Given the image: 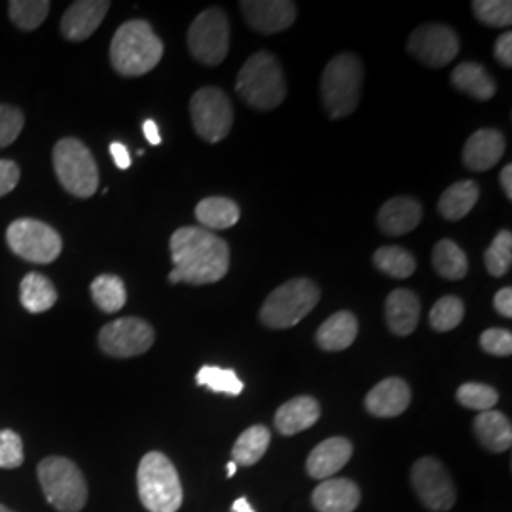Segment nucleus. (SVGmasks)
<instances>
[{
    "mask_svg": "<svg viewBox=\"0 0 512 512\" xmlns=\"http://www.w3.org/2000/svg\"><path fill=\"white\" fill-rule=\"evenodd\" d=\"M173 270L188 285L217 283L230 268V247L202 226H184L169 239Z\"/></svg>",
    "mask_w": 512,
    "mask_h": 512,
    "instance_id": "nucleus-1",
    "label": "nucleus"
},
{
    "mask_svg": "<svg viewBox=\"0 0 512 512\" xmlns=\"http://www.w3.org/2000/svg\"><path fill=\"white\" fill-rule=\"evenodd\" d=\"M164 55V42L145 19H131L118 27L110 42V63L122 76H143L156 69Z\"/></svg>",
    "mask_w": 512,
    "mask_h": 512,
    "instance_id": "nucleus-2",
    "label": "nucleus"
},
{
    "mask_svg": "<svg viewBox=\"0 0 512 512\" xmlns=\"http://www.w3.org/2000/svg\"><path fill=\"white\" fill-rule=\"evenodd\" d=\"M236 92L253 109H277L285 101L287 82L274 55L268 52L251 55L239 71Z\"/></svg>",
    "mask_w": 512,
    "mask_h": 512,
    "instance_id": "nucleus-3",
    "label": "nucleus"
},
{
    "mask_svg": "<svg viewBox=\"0 0 512 512\" xmlns=\"http://www.w3.org/2000/svg\"><path fill=\"white\" fill-rule=\"evenodd\" d=\"M137 488L148 512H177L183 505L181 478L162 452H148L137 469Z\"/></svg>",
    "mask_w": 512,
    "mask_h": 512,
    "instance_id": "nucleus-4",
    "label": "nucleus"
},
{
    "mask_svg": "<svg viewBox=\"0 0 512 512\" xmlns=\"http://www.w3.org/2000/svg\"><path fill=\"white\" fill-rule=\"evenodd\" d=\"M363 88V65L353 54L336 55L321 76L323 107L332 120L357 109Z\"/></svg>",
    "mask_w": 512,
    "mask_h": 512,
    "instance_id": "nucleus-5",
    "label": "nucleus"
},
{
    "mask_svg": "<svg viewBox=\"0 0 512 512\" xmlns=\"http://www.w3.org/2000/svg\"><path fill=\"white\" fill-rule=\"evenodd\" d=\"M319 298L321 291L311 279H291L266 298L260 308V321L268 329H291L319 304Z\"/></svg>",
    "mask_w": 512,
    "mask_h": 512,
    "instance_id": "nucleus-6",
    "label": "nucleus"
},
{
    "mask_svg": "<svg viewBox=\"0 0 512 512\" xmlns=\"http://www.w3.org/2000/svg\"><path fill=\"white\" fill-rule=\"evenodd\" d=\"M38 480L48 503L59 512H78L88 501V486L80 469L71 459H42L38 465Z\"/></svg>",
    "mask_w": 512,
    "mask_h": 512,
    "instance_id": "nucleus-7",
    "label": "nucleus"
},
{
    "mask_svg": "<svg viewBox=\"0 0 512 512\" xmlns=\"http://www.w3.org/2000/svg\"><path fill=\"white\" fill-rule=\"evenodd\" d=\"M52 158L61 186L76 198H92L99 186V169L90 148L74 137H65L55 145Z\"/></svg>",
    "mask_w": 512,
    "mask_h": 512,
    "instance_id": "nucleus-8",
    "label": "nucleus"
},
{
    "mask_svg": "<svg viewBox=\"0 0 512 512\" xmlns=\"http://www.w3.org/2000/svg\"><path fill=\"white\" fill-rule=\"evenodd\" d=\"M6 243L14 255L33 264H50L63 249L57 230L37 219L14 220L6 230Z\"/></svg>",
    "mask_w": 512,
    "mask_h": 512,
    "instance_id": "nucleus-9",
    "label": "nucleus"
},
{
    "mask_svg": "<svg viewBox=\"0 0 512 512\" xmlns=\"http://www.w3.org/2000/svg\"><path fill=\"white\" fill-rule=\"evenodd\" d=\"M188 50L207 67L220 65L230 50V23L220 8H207L188 29Z\"/></svg>",
    "mask_w": 512,
    "mask_h": 512,
    "instance_id": "nucleus-10",
    "label": "nucleus"
},
{
    "mask_svg": "<svg viewBox=\"0 0 512 512\" xmlns=\"http://www.w3.org/2000/svg\"><path fill=\"white\" fill-rule=\"evenodd\" d=\"M190 116L198 137L207 143H219L234 126L232 103L215 86H205L192 95Z\"/></svg>",
    "mask_w": 512,
    "mask_h": 512,
    "instance_id": "nucleus-11",
    "label": "nucleus"
},
{
    "mask_svg": "<svg viewBox=\"0 0 512 512\" xmlns=\"http://www.w3.org/2000/svg\"><path fill=\"white\" fill-rule=\"evenodd\" d=\"M154 344V329L139 317H122L99 332V346L116 359H129L147 353Z\"/></svg>",
    "mask_w": 512,
    "mask_h": 512,
    "instance_id": "nucleus-12",
    "label": "nucleus"
},
{
    "mask_svg": "<svg viewBox=\"0 0 512 512\" xmlns=\"http://www.w3.org/2000/svg\"><path fill=\"white\" fill-rule=\"evenodd\" d=\"M408 52L429 69L450 65L459 54V38L448 25L427 23L408 38Z\"/></svg>",
    "mask_w": 512,
    "mask_h": 512,
    "instance_id": "nucleus-13",
    "label": "nucleus"
},
{
    "mask_svg": "<svg viewBox=\"0 0 512 512\" xmlns=\"http://www.w3.org/2000/svg\"><path fill=\"white\" fill-rule=\"evenodd\" d=\"M412 486L429 511L446 512L456 505V488L439 459L421 458L412 467Z\"/></svg>",
    "mask_w": 512,
    "mask_h": 512,
    "instance_id": "nucleus-14",
    "label": "nucleus"
},
{
    "mask_svg": "<svg viewBox=\"0 0 512 512\" xmlns=\"http://www.w3.org/2000/svg\"><path fill=\"white\" fill-rule=\"evenodd\" d=\"M239 8L247 25L264 35L281 33L296 19V4L289 0H243Z\"/></svg>",
    "mask_w": 512,
    "mask_h": 512,
    "instance_id": "nucleus-15",
    "label": "nucleus"
},
{
    "mask_svg": "<svg viewBox=\"0 0 512 512\" xmlns=\"http://www.w3.org/2000/svg\"><path fill=\"white\" fill-rule=\"evenodd\" d=\"M107 0H78L73 2L61 18V35L71 42H84L99 29L109 12Z\"/></svg>",
    "mask_w": 512,
    "mask_h": 512,
    "instance_id": "nucleus-16",
    "label": "nucleus"
},
{
    "mask_svg": "<svg viewBox=\"0 0 512 512\" xmlns=\"http://www.w3.org/2000/svg\"><path fill=\"white\" fill-rule=\"evenodd\" d=\"M412 391L403 378H385L366 395V410L376 418H397L410 406Z\"/></svg>",
    "mask_w": 512,
    "mask_h": 512,
    "instance_id": "nucleus-17",
    "label": "nucleus"
},
{
    "mask_svg": "<svg viewBox=\"0 0 512 512\" xmlns=\"http://www.w3.org/2000/svg\"><path fill=\"white\" fill-rule=\"evenodd\" d=\"M505 137L497 129H478L463 148V165L471 171L492 169L505 154Z\"/></svg>",
    "mask_w": 512,
    "mask_h": 512,
    "instance_id": "nucleus-18",
    "label": "nucleus"
},
{
    "mask_svg": "<svg viewBox=\"0 0 512 512\" xmlns=\"http://www.w3.org/2000/svg\"><path fill=\"white\" fill-rule=\"evenodd\" d=\"M353 454V444L344 437H332L323 440L311 450L310 458L306 461L308 475L317 480H329L348 465Z\"/></svg>",
    "mask_w": 512,
    "mask_h": 512,
    "instance_id": "nucleus-19",
    "label": "nucleus"
},
{
    "mask_svg": "<svg viewBox=\"0 0 512 512\" xmlns=\"http://www.w3.org/2000/svg\"><path fill=\"white\" fill-rule=\"evenodd\" d=\"M359 501L361 492L348 478L323 480L311 495V503L319 512H353Z\"/></svg>",
    "mask_w": 512,
    "mask_h": 512,
    "instance_id": "nucleus-20",
    "label": "nucleus"
},
{
    "mask_svg": "<svg viewBox=\"0 0 512 512\" xmlns=\"http://www.w3.org/2000/svg\"><path fill=\"white\" fill-rule=\"evenodd\" d=\"M423 217L420 202L399 196L385 202L378 213V226L387 236H404L418 228Z\"/></svg>",
    "mask_w": 512,
    "mask_h": 512,
    "instance_id": "nucleus-21",
    "label": "nucleus"
},
{
    "mask_svg": "<svg viewBox=\"0 0 512 512\" xmlns=\"http://www.w3.org/2000/svg\"><path fill=\"white\" fill-rule=\"evenodd\" d=\"M420 298L408 289H397L385 300V321L397 336L412 334L420 323Z\"/></svg>",
    "mask_w": 512,
    "mask_h": 512,
    "instance_id": "nucleus-22",
    "label": "nucleus"
},
{
    "mask_svg": "<svg viewBox=\"0 0 512 512\" xmlns=\"http://www.w3.org/2000/svg\"><path fill=\"white\" fill-rule=\"evenodd\" d=\"M321 418V406L313 397H294L291 401L279 406L275 412V427L281 435L293 437L311 425H315Z\"/></svg>",
    "mask_w": 512,
    "mask_h": 512,
    "instance_id": "nucleus-23",
    "label": "nucleus"
},
{
    "mask_svg": "<svg viewBox=\"0 0 512 512\" xmlns=\"http://www.w3.org/2000/svg\"><path fill=\"white\" fill-rule=\"evenodd\" d=\"M473 429H475L476 439L486 450L494 454H503L511 448L512 425L505 414L497 410L480 412L476 416Z\"/></svg>",
    "mask_w": 512,
    "mask_h": 512,
    "instance_id": "nucleus-24",
    "label": "nucleus"
},
{
    "mask_svg": "<svg viewBox=\"0 0 512 512\" xmlns=\"http://www.w3.org/2000/svg\"><path fill=\"white\" fill-rule=\"evenodd\" d=\"M359 332L357 317L351 311H338L317 330V346L325 351H344L348 349Z\"/></svg>",
    "mask_w": 512,
    "mask_h": 512,
    "instance_id": "nucleus-25",
    "label": "nucleus"
},
{
    "mask_svg": "<svg viewBox=\"0 0 512 512\" xmlns=\"http://www.w3.org/2000/svg\"><path fill=\"white\" fill-rule=\"evenodd\" d=\"M21 306L29 313H44L54 308L57 302V291L54 283L46 275L31 272L25 275L19 285Z\"/></svg>",
    "mask_w": 512,
    "mask_h": 512,
    "instance_id": "nucleus-26",
    "label": "nucleus"
},
{
    "mask_svg": "<svg viewBox=\"0 0 512 512\" xmlns=\"http://www.w3.org/2000/svg\"><path fill=\"white\" fill-rule=\"evenodd\" d=\"M239 211L238 203L228 200V198H205L196 205V219L202 224L205 230H228L238 224Z\"/></svg>",
    "mask_w": 512,
    "mask_h": 512,
    "instance_id": "nucleus-27",
    "label": "nucleus"
},
{
    "mask_svg": "<svg viewBox=\"0 0 512 512\" xmlns=\"http://www.w3.org/2000/svg\"><path fill=\"white\" fill-rule=\"evenodd\" d=\"M452 84L459 92L471 95L476 101H488L495 95V82L478 63H461L452 73Z\"/></svg>",
    "mask_w": 512,
    "mask_h": 512,
    "instance_id": "nucleus-28",
    "label": "nucleus"
},
{
    "mask_svg": "<svg viewBox=\"0 0 512 512\" xmlns=\"http://www.w3.org/2000/svg\"><path fill=\"white\" fill-rule=\"evenodd\" d=\"M272 442V433L264 425H253L245 429L239 439L236 440L232 448V461L243 465V467H253L264 454L268 452V446Z\"/></svg>",
    "mask_w": 512,
    "mask_h": 512,
    "instance_id": "nucleus-29",
    "label": "nucleus"
},
{
    "mask_svg": "<svg viewBox=\"0 0 512 512\" xmlns=\"http://www.w3.org/2000/svg\"><path fill=\"white\" fill-rule=\"evenodd\" d=\"M476 202L478 186L475 181H459L440 196L439 213L446 220H461L473 211Z\"/></svg>",
    "mask_w": 512,
    "mask_h": 512,
    "instance_id": "nucleus-30",
    "label": "nucleus"
},
{
    "mask_svg": "<svg viewBox=\"0 0 512 512\" xmlns=\"http://www.w3.org/2000/svg\"><path fill=\"white\" fill-rule=\"evenodd\" d=\"M93 304L103 313H116L128 302L126 285L118 275L103 274L92 281Z\"/></svg>",
    "mask_w": 512,
    "mask_h": 512,
    "instance_id": "nucleus-31",
    "label": "nucleus"
},
{
    "mask_svg": "<svg viewBox=\"0 0 512 512\" xmlns=\"http://www.w3.org/2000/svg\"><path fill=\"white\" fill-rule=\"evenodd\" d=\"M433 266L437 274L450 281H459L469 272L467 255L452 239H442L433 249Z\"/></svg>",
    "mask_w": 512,
    "mask_h": 512,
    "instance_id": "nucleus-32",
    "label": "nucleus"
},
{
    "mask_svg": "<svg viewBox=\"0 0 512 512\" xmlns=\"http://www.w3.org/2000/svg\"><path fill=\"white\" fill-rule=\"evenodd\" d=\"M374 266L382 272V274L395 277V279H406L416 272V260L403 247H380L374 253Z\"/></svg>",
    "mask_w": 512,
    "mask_h": 512,
    "instance_id": "nucleus-33",
    "label": "nucleus"
},
{
    "mask_svg": "<svg viewBox=\"0 0 512 512\" xmlns=\"http://www.w3.org/2000/svg\"><path fill=\"white\" fill-rule=\"evenodd\" d=\"M52 4L48 0H12L8 14L21 31H35L48 18Z\"/></svg>",
    "mask_w": 512,
    "mask_h": 512,
    "instance_id": "nucleus-34",
    "label": "nucleus"
},
{
    "mask_svg": "<svg viewBox=\"0 0 512 512\" xmlns=\"http://www.w3.org/2000/svg\"><path fill=\"white\" fill-rule=\"evenodd\" d=\"M196 382L202 387H207L215 393H224L230 397H238L243 393V382L239 380L234 370H226L220 366L205 365L198 370Z\"/></svg>",
    "mask_w": 512,
    "mask_h": 512,
    "instance_id": "nucleus-35",
    "label": "nucleus"
},
{
    "mask_svg": "<svg viewBox=\"0 0 512 512\" xmlns=\"http://www.w3.org/2000/svg\"><path fill=\"white\" fill-rule=\"evenodd\" d=\"M465 306L458 296H442L429 313V323L437 332H450L463 321Z\"/></svg>",
    "mask_w": 512,
    "mask_h": 512,
    "instance_id": "nucleus-36",
    "label": "nucleus"
},
{
    "mask_svg": "<svg viewBox=\"0 0 512 512\" xmlns=\"http://www.w3.org/2000/svg\"><path fill=\"white\" fill-rule=\"evenodd\" d=\"M486 270L494 277H501L511 270L512 264V234L509 230H503L495 236L492 245L488 247L486 255Z\"/></svg>",
    "mask_w": 512,
    "mask_h": 512,
    "instance_id": "nucleus-37",
    "label": "nucleus"
},
{
    "mask_svg": "<svg viewBox=\"0 0 512 512\" xmlns=\"http://www.w3.org/2000/svg\"><path fill=\"white\" fill-rule=\"evenodd\" d=\"M456 397L461 406H465L469 410H476V412L494 410L495 404L499 401V393L495 391L494 387L476 384V382L461 385Z\"/></svg>",
    "mask_w": 512,
    "mask_h": 512,
    "instance_id": "nucleus-38",
    "label": "nucleus"
},
{
    "mask_svg": "<svg viewBox=\"0 0 512 512\" xmlns=\"http://www.w3.org/2000/svg\"><path fill=\"white\" fill-rule=\"evenodd\" d=\"M473 12L480 23L488 27H511L512 2L511 0H475Z\"/></svg>",
    "mask_w": 512,
    "mask_h": 512,
    "instance_id": "nucleus-39",
    "label": "nucleus"
},
{
    "mask_svg": "<svg viewBox=\"0 0 512 512\" xmlns=\"http://www.w3.org/2000/svg\"><path fill=\"white\" fill-rule=\"evenodd\" d=\"M25 126V116L12 105H0V148L10 147Z\"/></svg>",
    "mask_w": 512,
    "mask_h": 512,
    "instance_id": "nucleus-40",
    "label": "nucleus"
},
{
    "mask_svg": "<svg viewBox=\"0 0 512 512\" xmlns=\"http://www.w3.org/2000/svg\"><path fill=\"white\" fill-rule=\"evenodd\" d=\"M23 442L18 433L10 429L0 431V469H18L23 463Z\"/></svg>",
    "mask_w": 512,
    "mask_h": 512,
    "instance_id": "nucleus-41",
    "label": "nucleus"
},
{
    "mask_svg": "<svg viewBox=\"0 0 512 512\" xmlns=\"http://www.w3.org/2000/svg\"><path fill=\"white\" fill-rule=\"evenodd\" d=\"M480 346L495 357H509L512 353L511 330L488 329L480 336Z\"/></svg>",
    "mask_w": 512,
    "mask_h": 512,
    "instance_id": "nucleus-42",
    "label": "nucleus"
},
{
    "mask_svg": "<svg viewBox=\"0 0 512 512\" xmlns=\"http://www.w3.org/2000/svg\"><path fill=\"white\" fill-rule=\"evenodd\" d=\"M21 171L19 165L12 160H0V198L8 196L12 190H16Z\"/></svg>",
    "mask_w": 512,
    "mask_h": 512,
    "instance_id": "nucleus-43",
    "label": "nucleus"
},
{
    "mask_svg": "<svg viewBox=\"0 0 512 512\" xmlns=\"http://www.w3.org/2000/svg\"><path fill=\"white\" fill-rule=\"evenodd\" d=\"M495 59H497L501 65H505V67H511L512 33H509V31L497 38V42H495Z\"/></svg>",
    "mask_w": 512,
    "mask_h": 512,
    "instance_id": "nucleus-44",
    "label": "nucleus"
},
{
    "mask_svg": "<svg viewBox=\"0 0 512 512\" xmlns=\"http://www.w3.org/2000/svg\"><path fill=\"white\" fill-rule=\"evenodd\" d=\"M495 310L499 315L511 319L512 317V289L511 287H505L501 289L499 293L495 294L494 298Z\"/></svg>",
    "mask_w": 512,
    "mask_h": 512,
    "instance_id": "nucleus-45",
    "label": "nucleus"
},
{
    "mask_svg": "<svg viewBox=\"0 0 512 512\" xmlns=\"http://www.w3.org/2000/svg\"><path fill=\"white\" fill-rule=\"evenodd\" d=\"M110 156L114 160V164L118 169H129L131 165V156H129L128 148L122 143H112L110 145Z\"/></svg>",
    "mask_w": 512,
    "mask_h": 512,
    "instance_id": "nucleus-46",
    "label": "nucleus"
},
{
    "mask_svg": "<svg viewBox=\"0 0 512 512\" xmlns=\"http://www.w3.org/2000/svg\"><path fill=\"white\" fill-rule=\"evenodd\" d=\"M143 133H145V137H147V141L150 145L158 147V145L162 143L160 129H158V124H156L154 120H145V124H143Z\"/></svg>",
    "mask_w": 512,
    "mask_h": 512,
    "instance_id": "nucleus-47",
    "label": "nucleus"
},
{
    "mask_svg": "<svg viewBox=\"0 0 512 512\" xmlns=\"http://www.w3.org/2000/svg\"><path fill=\"white\" fill-rule=\"evenodd\" d=\"M499 181H501V186H503V190H505V196H507V200H512V165H505V169L501 171V175H499Z\"/></svg>",
    "mask_w": 512,
    "mask_h": 512,
    "instance_id": "nucleus-48",
    "label": "nucleus"
},
{
    "mask_svg": "<svg viewBox=\"0 0 512 512\" xmlns=\"http://www.w3.org/2000/svg\"><path fill=\"white\" fill-rule=\"evenodd\" d=\"M232 512H256L253 505L247 501V497H239L238 501H234Z\"/></svg>",
    "mask_w": 512,
    "mask_h": 512,
    "instance_id": "nucleus-49",
    "label": "nucleus"
},
{
    "mask_svg": "<svg viewBox=\"0 0 512 512\" xmlns=\"http://www.w3.org/2000/svg\"><path fill=\"white\" fill-rule=\"evenodd\" d=\"M236 471H238V463H234V461H230L228 465H226V475L232 476L236 475Z\"/></svg>",
    "mask_w": 512,
    "mask_h": 512,
    "instance_id": "nucleus-50",
    "label": "nucleus"
},
{
    "mask_svg": "<svg viewBox=\"0 0 512 512\" xmlns=\"http://www.w3.org/2000/svg\"><path fill=\"white\" fill-rule=\"evenodd\" d=\"M0 512H12V511H10V509H6V507H4V505H0Z\"/></svg>",
    "mask_w": 512,
    "mask_h": 512,
    "instance_id": "nucleus-51",
    "label": "nucleus"
}]
</instances>
